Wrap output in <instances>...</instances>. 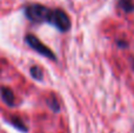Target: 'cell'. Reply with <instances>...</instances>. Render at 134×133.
<instances>
[{
  "label": "cell",
  "mask_w": 134,
  "mask_h": 133,
  "mask_svg": "<svg viewBox=\"0 0 134 133\" xmlns=\"http://www.w3.org/2000/svg\"><path fill=\"white\" fill-rule=\"evenodd\" d=\"M51 8L39 4H31L25 7V15L33 23H47L51 14Z\"/></svg>",
  "instance_id": "6da1fadb"
},
{
  "label": "cell",
  "mask_w": 134,
  "mask_h": 133,
  "mask_svg": "<svg viewBox=\"0 0 134 133\" xmlns=\"http://www.w3.org/2000/svg\"><path fill=\"white\" fill-rule=\"evenodd\" d=\"M48 24H51L52 26L59 30L60 32H67L71 27V20L69 16L67 15L63 9H52L51 14L48 18Z\"/></svg>",
  "instance_id": "7a4b0ae2"
},
{
  "label": "cell",
  "mask_w": 134,
  "mask_h": 133,
  "mask_svg": "<svg viewBox=\"0 0 134 133\" xmlns=\"http://www.w3.org/2000/svg\"><path fill=\"white\" fill-rule=\"evenodd\" d=\"M25 41H26V44L31 47V48L34 49V51L38 52L39 54H41V56H44V57H46V58L51 59V60H55V56H54L53 52H52L45 44H42V42L40 41V40L38 39L35 35L27 34L25 37Z\"/></svg>",
  "instance_id": "3957f363"
},
{
  "label": "cell",
  "mask_w": 134,
  "mask_h": 133,
  "mask_svg": "<svg viewBox=\"0 0 134 133\" xmlns=\"http://www.w3.org/2000/svg\"><path fill=\"white\" fill-rule=\"evenodd\" d=\"M0 94H1V99L4 103L8 106H13L14 101H15V97L13 94V91L8 87H0Z\"/></svg>",
  "instance_id": "277c9868"
},
{
  "label": "cell",
  "mask_w": 134,
  "mask_h": 133,
  "mask_svg": "<svg viewBox=\"0 0 134 133\" xmlns=\"http://www.w3.org/2000/svg\"><path fill=\"white\" fill-rule=\"evenodd\" d=\"M118 6L120 7L121 11H124L125 13H131L134 11V2L133 0H119Z\"/></svg>",
  "instance_id": "5b68a950"
},
{
  "label": "cell",
  "mask_w": 134,
  "mask_h": 133,
  "mask_svg": "<svg viewBox=\"0 0 134 133\" xmlns=\"http://www.w3.org/2000/svg\"><path fill=\"white\" fill-rule=\"evenodd\" d=\"M12 125L15 127L16 130L21 132H27V126L25 125V123L23 121V119H20L19 117H11V120H9Z\"/></svg>",
  "instance_id": "8992f818"
},
{
  "label": "cell",
  "mask_w": 134,
  "mask_h": 133,
  "mask_svg": "<svg viewBox=\"0 0 134 133\" xmlns=\"http://www.w3.org/2000/svg\"><path fill=\"white\" fill-rule=\"evenodd\" d=\"M47 105L51 107V110L53 112H59V110H60V106H59L58 99L55 98V96H51L47 99Z\"/></svg>",
  "instance_id": "52a82bcc"
},
{
  "label": "cell",
  "mask_w": 134,
  "mask_h": 133,
  "mask_svg": "<svg viewBox=\"0 0 134 133\" xmlns=\"http://www.w3.org/2000/svg\"><path fill=\"white\" fill-rule=\"evenodd\" d=\"M30 73L35 80L42 79V71H41V68H39V66H32L30 68Z\"/></svg>",
  "instance_id": "ba28073f"
},
{
  "label": "cell",
  "mask_w": 134,
  "mask_h": 133,
  "mask_svg": "<svg viewBox=\"0 0 134 133\" xmlns=\"http://www.w3.org/2000/svg\"><path fill=\"white\" fill-rule=\"evenodd\" d=\"M116 44H118V46L120 47V48H126V47H127V42H126L125 40H119V41H116Z\"/></svg>",
  "instance_id": "9c48e42d"
},
{
  "label": "cell",
  "mask_w": 134,
  "mask_h": 133,
  "mask_svg": "<svg viewBox=\"0 0 134 133\" xmlns=\"http://www.w3.org/2000/svg\"><path fill=\"white\" fill-rule=\"evenodd\" d=\"M132 66H133V71H134V58L132 59Z\"/></svg>",
  "instance_id": "30bf717a"
}]
</instances>
